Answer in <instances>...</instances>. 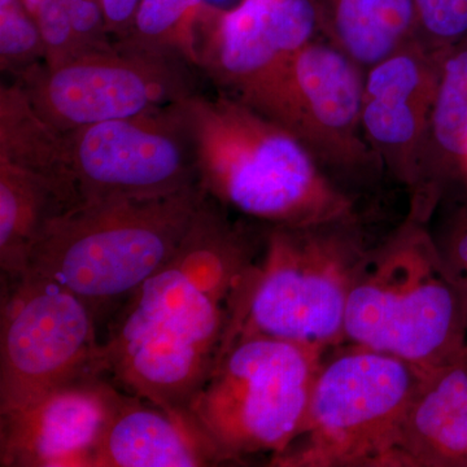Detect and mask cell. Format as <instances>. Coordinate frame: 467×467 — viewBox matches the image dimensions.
I'll use <instances>...</instances> for the list:
<instances>
[{"instance_id": "6da1fadb", "label": "cell", "mask_w": 467, "mask_h": 467, "mask_svg": "<svg viewBox=\"0 0 467 467\" xmlns=\"http://www.w3.org/2000/svg\"><path fill=\"white\" fill-rule=\"evenodd\" d=\"M252 264L242 233L207 196L177 254L116 310L99 368L165 410L192 404L225 348Z\"/></svg>"}, {"instance_id": "7a4b0ae2", "label": "cell", "mask_w": 467, "mask_h": 467, "mask_svg": "<svg viewBox=\"0 0 467 467\" xmlns=\"http://www.w3.org/2000/svg\"><path fill=\"white\" fill-rule=\"evenodd\" d=\"M177 104L192 135L199 182L220 205L272 226L355 218L352 201L284 126L223 92H193Z\"/></svg>"}, {"instance_id": "3957f363", "label": "cell", "mask_w": 467, "mask_h": 467, "mask_svg": "<svg viewBox=\"0 0 467 467\" xmlns=\"http://www.w3.org/2000/svg\"><path fill=\"white\" fill-rule=\"evenodd\" d=\"M207 196L199 183L164 198L77 205L51 220L26 272L72 291L99 319L177 254Z\"/></svg>"}, {"instance_id": "277c9868", "label": "cell", "mask_w": 467, "mask_h": 467, "mask_svg": "<svg viewBox=\"0 0 467 467\" xmlns=\"http://www.w3.org/2000/svg\"><path fill=\"white\" fill-rule=\"evenodd\" d=\"M413 204L408 220L370 252L347 306L344 337L355 346L441 367L467 353V303Z\"/></svg>"}, {"instance_id": "5b68a950", "label": "cell", "mask_w": 467, "mask_h": 467, "mask_svg": "<svg viewBox=\"0 0 467 467\" xmlns=\"http://www.w3.org/2000/svg\"><path fill=\"white\" fill-rule=\"evenodd\" d=\"M368 254L355 218L272 226L260 263L243 281L223 350L244 337H275L325 352L337 346L346 339L349 295Z\"/></svg>"}, {"instance_id": "8992f818", "label": "cell", "mask_w": 467, "mask_h": 467, "mask_svg": "<svg viewBox=\"0 0 467 467\" xmlns=\"http://www.w3.org/2000/svg\"><path fill=\"white\" fill-rule=\"evenodd\" d=\"M325 350L269 337H238L192 404L221 462L282 453L299 434Z\"/></svg>"}, {"instance_id": "52a82bcc", "label": "cell", "mask_w": 467, "mask_h": 467, "mask_svg": "<svg viewBox=\"0 0 467 467\" xmlns=\"http://www.w3.org/2000/svg\"><path fill=\"white\" fill-rule=\"evenodd\" d=\"M423 368L355 346L322 362L299 434L272 465L392 467Z\"/></svg>"}, {"instance_id": "ba28073f", "label": "cell", "mask_w": 467, "mask_h": 467, "mask_svg": "<svg viewBox=\"0 0 467 467\" xmlns=\"http://www.w3.org/2000/svg\"><path fill=\"white\" fill-rule=\"evenodd\" d=\"M98 319L84 300L46 276L2 279L0 413L33 404L99 368Z\"/></svg>"}, {"instance_id": "9c48e42d", "label": "cell", "mask_w": 467, "mask_h": 467, "mask_svg": "<svg viewBox=\"0 0 467 467\" xmlns=\"http://www.w3.org/2000/svg\"><path fill=\"white\" fill-rule=\"evenodd\" d=\"M190 67L113 45L58 66L39 64L16 82L48 124L69 133L178 103L193 94Z\"/></svg>"}, {"instance_id": "30bf717a", "label": "cell", "mask_w": 467, "mask_h": 467, "mask_svg": "<svg viewBox=\"0 0 467 467\" xmlns=\"http://www.w3.org/2000/svg\"><path fill=\"white\" fill-rule=\"evenodd\" d=\"M67 140L79 204L164 198L201 183L177 103L85 126Z\"/></svg>"}, {"instance_id": "8fae6325", "label": "cell", "mask_w": 467, "mask_h": 467, "mask_svg": "<svg viewBox=\"0 0 467 467\" xmlns=\"http://www.w3.org/2000/svg\"><path fill=\"white\" fill-rule=\"evenodd\" d=\"M365 72L324 36L313 39L248 104L294 134L319 164H380L361 122Z\"/></svg>"}, {"instance_id": "7c38bea8", "label": "cell", "mask_w": 467, "mask_h": 467, "mask_svg": "<svg viewBox=\"0 0 467 467\" xmlns=\"http://www.w3.org/2000/svg\"><path fill=\"white\" fill-rule=\"evenodd\" d=\"M321 36L313 0H239L209 7L199 43V67L221 92L248 103L292 57Z\"/></svg>"}, {"instance_id": "4fadbf2b", "label": "cell", "mask_w": 467, "mask_h": 467, "mask_svg": "<svg viewBox=\"0 0 467 467\" xmlns=\"http://www.w3.org/2000/svg\"><path fill=\"white\" fill-rule=\"evenodd\" d=\"M445 51L413 39L365 72L362 130L380 164L416 190Z\"/></svg>"}, {"instance_id": "5bb4252c", "label": "cell", "mask_w": 467, "mask_h": 467, "mask_svg": "<svg viewBox=\"0 0 467 467\" xmlns=\"http://www.w3.org/2000/svg\"><path fill=\"white\" fill-rule=\"evenodd\" d=\"M119 395L106 378L86 377L0 413V466H94Z\"/></svg>"}, {"instance_id": "9a60e30c", "label": "cell", "mask_w": 467, "mask_h": 467, "mask_svg": "<svg viewBox=\"0 0 467 467\" xmlns=\"http://www.w3.org/2000/svg\"><path fill=\"white\" fill-rule=\"evenodd\" d=\"M221 462L192 414L177 413L122 392L92 467H196Z\"/></svg>"}, {"instance_id": "2e32d148", "label": "cell", "mask_w": 467, "mask_h": 467, "mask_svg": "<svg viewBox=\"0 0 467 467\" xmlns=\"http://www.w3.org/2000/svg\"><path fill=\"white\" fill-rule=\"evenodd\" d=\"M392 467H467V353L423 368L402 418Z\"/></svg>"}, {"instance_id": "e0dca14e", "label": "cell", "mask_w": 467, "mask_h": 467, "mask_svg": "<svg viewBox=\"0 0 467 467\" xmlns=\"http://www.w3.org/2000/svg\"><path fill=\"white\" fill-rule=\"evenodd\" d=\"M321 36L364 72L417 38L413 0H313Z\"/></svg>"}, {"instance_id": "ac0fdd59", "label": "cell", "mask_w": 467, "mask_h": 467, "mask_svg": "<svg viewBox=\"0 0 467 467\" xmlns=\"http://www.w3.org/2000/svg\"><path fill=\"white\" fill-rule=\"evenodd\" d=\"M73 208L58 184L0 158V267L2 279L27 270L34 245L58 214Z\"/></svg>"}, {"instance_id": "d6986e66", "label": "cell", "mask_w": 467, "mask_h": 467, "mask_svg": "<svg viewBox=\"0 0 467 467\" xmlns=\"http://www.w3.org/2000/svg\"><path fill=\"white\" fill-rule=\"evenodd\" d=\"M467 164V38L445 51L416 198L436 201L442 175Z\"/></svg>"}, {"instance_id": "ffe728a7", "label": "cell", "mask_w": 467, "mask_h": 467, "mask_svg": "<svg viewBox=\"0 0 467 467\" xmlns=\"http://www.w3.org/2000/svg\"><path fill=\"white\" fill-rule=\"evenodd\" d=\"M0 158L50 178L75 207L79 204L67 133L36 112L17 82L0 88Z\"/></svg>"}, {"instance_id": "44dd1931", "label": "cell", "mask_w": 467, "mask_h": 467, "mask_svg": "<svg viewBox=\"0 0 467 467\" xmlns=\"http://www.w3.org/2000/svg\"><path fill=\"white\" fill-rule=\"evenodd\" d=\"M204 0H140L128 36L113 45L199 67Z\"/></svg>"}, {"instance_id": "7402d4cb", "label": "cell", "mask_w": 467, "mask_h": 467, "mask_svg": "<svg viewBox=\"0 0 467 467\" xmlns=\"http://www.w3.org/2000/svg\"><path fill=\"white\" fill-rule=\"evenodd\" d=\"M41 32L24 0H0V64L2 69L20 77L45 63Z\"/></svg>"}, {"instance_id": "603a6c76", "label": "cell", "mask_w": 467, "mask_h": 467, "mask_svg": "<svg viewBox=\"0 0 467 467\" xmlns=\"http://www.w3.org/2000/svg\"><path fill=\"white\" fill-rule=\"evenodd\" d=\"M417 39L430 50L447 51L467 38V0H413Z\"/></svg>"}, {"instance_id": "cb8c5ba5", "label": "cell", "mask_w": 467, "mask_h": 467, "mask_svg": "<svg viewBox=\"0 0 467 467\" xmlns=\"http://www.w3.org/2000/svg\"><path fill=\"white\" fill-rule=\"evenodd\" d=\"M45 43L46 66L54 67L85 54L69 14L60 0H24Z\"/></svg>"}, {"instance_id": "d4e9b609", "label": "cell", "mask_w": 467, "mask_h": 467, "mask_svg": "<svg viewBox=\"0 0 467 467\" xmlns=\"http://www.w3.org/2000/svg\"><path fill=\"white\" fill-rule=\"evenodd\" d=\"M69 14L82 50H106L113 46L106 27L100 0H60Z\"/></svg>"}, {"instance_id": "484cf974", "label": "cell", "mask_w": 467, "mask_h": 467, "mask_svg": "<svg viewBox=\"0 0 467 467\" xmlns=\"http://www.w3.org/2000/svg\"><path fill=\"white\" fill-rule=\"evenodd\" d=\"M438 245L448 272L460 285L467 278V216L460 218Z\"/></svg>"}, {"instance_id": "4316f807", "label": "cell", "mask_w": 467, "mask_h": 467, "mask_svg": "<svg viewBox=\"0 0 467 467\" xmlns=\"http://www.w3.org/2000/svg\"><path fill=\"white\" fill-rule=\"evenodd\" d=\"M109 38L117 43L128 36L140 0H100Z\"/></svg>"}, {"instance_id": "83f0119b", "label": "cell", "mask_w": 467, "mask_h": 467, "mask_svg": "<svg viewBox=\"0 0 467 467\" xmlns=\"http://www.w3.org/2000/svg\"><path fill=\"white\" fill-rule=\"evenodd\" d=\"M460 287L462 288L463 295H465L466 303H467V278L463 279V281L461 282Z\"/></svg>"}, {"instance_id": "f1b7e54d", "label": "cell", "mask_w": 467, "mask_h": 467, "mask_svg": "<svg viewBox=\"0 0 467 467\" xmlns=\"http://www.w3.org/2000/svg\"><path fill=\"white\" fill-rule=\"evenodd\" d=\"M462 175H463V177H465V178H466V180H467V164H466L465 169H463V173H462Z\"/></svg>"}]
</instances>
